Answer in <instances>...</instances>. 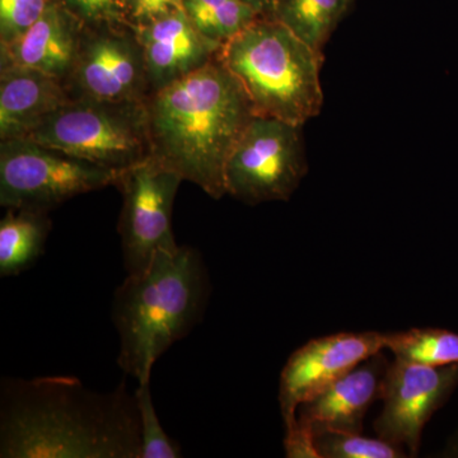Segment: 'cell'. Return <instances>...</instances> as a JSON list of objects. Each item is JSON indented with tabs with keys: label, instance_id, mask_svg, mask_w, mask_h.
<instances>
[{
	"label": "cell",
	"instance_id": "1",
	"mask_svg": "<svg viewBox=\"0 0 458 458\" xmlns=\"http://www.w3.org/2000/svg\"><path fill=\"white\" fill-rule=\"evenodd\" d=\"M134 394L89 390L77 377L7 378L0 388L2 458H140Z\"/></svg>",
	"mask_w": 458,
	"mask_h": 458
},
{
	"label": "cell",
	"instance_id": "2",
	"mask_svg": "<svg viewBox=\"0 0 458 458\" xmlns=\"http://www.w3.org/2000/svg\"><path fill=\"white\" fill-rule=\"evenodd\" d=\"M150 157L210 198L225 192V164L255 116L245 89L219 62L157 90L146 101Z\"/></svg>",
	"mask_w": 458,
	"mask_h": 458
},
{
	"label": "cell",
	"instance_id": "3",
	"mask_svg": "<svg viewBox=\"0 0 458 458\" xmlns=\"http://www.w3.org/2000/svg\"><path fill=\"white\" fill-rule=\"evenodd\" d=\"M208 297L207 269L192 247L159 251L143 270L128 274L113 304L123 372L149 382L157 360L198 324Z\"/></svg>",
	"mask_w": 458,
	"mask_h": 458
},
{
	"label": "cell",
	"instance_id": "4",
	"mask_svg": "<svg viewBox=\"0 0 458 458\" xmlns=\"http://www.w3.org/2000/svg\"><path fill=\"white\" fill-rule=\"evenodd\" d=\"M219 62L245 89L258 116L303 126L324 106V54L276 18L259 17L222 45Z\"/></svg>",
	"mask_w": 458,
	"mask_h": 458
},
{
	"label": "cell",
	"instance_id": "5",
	"mask_svg": "<svg viewBox=\"0 0 458 458\" xmlns=\"http://www.w3.org/2000/svg\"><path fill=\"white\" fill-rule=\"evenodd\" d=\"M26 140L123 171L150 157L146 101L71 99Z\"/></svg>",
	"mask_w": 458,
	"mask_h": 458
},
{
	"label": "cell",
	"instance_id": "6",
	"mask_svg": "<svg viewBox=\"0 0 458 458\" xmlns=\"http://www.w3.org/2000/svg\"><path fill=\"white\" fill-rule=\"evenodd\" d=\"M110 170L31 140L0 141V205L49 213L80 195L114 186Z\"/></svg>",
	"mask_w": 458,
	"mask_h": 458
},
{
	"label": "cell",
	"instance_id": "7",
	"mask_svg": "<svg viewBox=\"0 0 458 458\" xmlns=\"http://www.w3.org/2000/svg\"><path fill=\"white\" fill-rule=\"evenodd\" d=\"M307 171L302 126L255 114L228 157L225 192L249 205L286 201Z\"/></svg>",
	"mask_w": 458,
	"mask_h": 458
},
{
	"label": "cell",
	"instance_id": "8",
	"mask_svg": "<svg viewBox=\"0 0 458 458\" xmlns=\"http://www.w3.org/2000/svg\"><path fill=\"white\" fill-rule=\"evenodd\" d=\"M183 179L152 157L123 170L116 188L123 195L117 232L126 274L138 273L165 250L176 249L172 210Z\"/></svg>",
	"mask_w": 458,
	"mask_h": 458
},
{
	"label": "cell",
	"instance_id": "9",
	"mask_svg": "<svg viewBox=\"0 0 458 458\" xmlns=\"http://www.w3.org/2000/svg\"><path fill=\"white\" fill-rule=\"evenodd\" d=\"M72 99L147 101L149 82L137 31L125 23L83 27L73 71L64 83Z\"/></svg>",
	"mask_w": 458,
	"mask_h": 458
},
{
	"label": "cell",
	"instance_id": "10",
	"mask_svg": "<svg viewBox=\"0 0 458 458\" xmlns=\"http://www.w3.org/2000/svg\"><path fill=\"white\" fill-rule=\"evenodd\" d=\"M457 386L458 364L432 367L394 360L382 387L384 408L375 421L377 437L417 457L424 428Z\"/></svg>",
	"mask_w": 458,
	"mask_h": 458
},
{
	"label": "cell",
	"instance_id": "11",
	"mask_svg": "<svg viewBox=\"0 0 458 458\" xmlns=\"http://www.w3.org/2000/svg\"><path fill=\"white\" fill-rule=\"evenodd\" d=\"M385 349V334L377 331L337 333L310 340L297 349L280 375L279 405L285 432L297 423L301 403Z\"/></svg>",
	"mask_w": 458,
	"mask_h": 458
},
{
	"label": "cell",
	"instance_id": "12",
	"mask_svg": "<svg viewBox=\"0 0 458 458\" xmlns=\"http://www.w3.org/2000/svg\"><path fill=\"white\" fill-rule=\"evenodd\" d=\"M388 367L390 361L384 351L361 361L301 403L295 426L311 434L318 429L361 433L370 406L381 400Z\"/></svg>",
	"mask_w": 458,
	"mask_h": 458
},
{
	"label": "cell",
	"instance_id": "13",
	"mask_svg": "<svg viewBox=\"0 0 458 458\" xmlns=\"http://www.w3.org/2000/svg\"><path fill=\"white\" fill-rule=\"evenodd\" d=\"M135 31L143 47L150 95L212 63L223 45L199 31L183 11Z\"/></svg>",
	"mask_w": 458,
	"mask_h": 458
},
{
	"label": "cell",
	"instance_id": "14",
	"mask_svg": "<svg viewBox=\"0 0 458 458\" xmlns=\"http://www.w3.org/2000/svg\"><path fill=\"white\" fill-rule=\"evenodd\" d=\"M83 25L56 0L17 41L0 47V68L35 69L65 83L73 71Z\"/></svg>",
	"mask_w": 458,
	"mask_h": 458
},
{
	"label": "cell",
	"instance_id": "15",
	"mask_svg": "<svg viewBox=\"0 0 458 458\" xmlns=\"http://www.w3.org/2000/svg\"><path fill=\"white\" fill-rule=\"evenodd\" d=\"M64 83L22 66L0 68V141L26 140L71 101Z\"/></svg>",
	"mask_w": 458,
	"mask_h": 458
},
{
	"label": "cell",
	"instance_id": "16",
	"mask_svg": "<svg viewBox=\"0 0 458 458\" xmlns=\"http://www.w3.org/2000/svg\"><path fill=\"white\" fill-rule=\"evenodd\" d=\"M51 231L49 213L7 209L0 222V276L11 278L35 265Z\"/></svg>",
	"mask_w": 458,
	"mask_h": 458
},
{
	"label": "cell",
	"instance_id": "17",
	"mask_svg": "<svg viewBox=\"0 0 458 458\" xmlns=\"http://www.w3.org/2000/svg\"><path fill=\"white\" fill-rule=\"evenodd\" d=\"M352 0H276L273 18L288 27L313 50L324 54Z\"/></svg>",
	"mask_w": 458,
	"mask_h": 458
},
{
	"label": "cell",
	"instance_id": "18",
	"mask_svg": "<svg viewBox=\"0 0 458 458\" xmlns=\"http://www.w3.org/2000/svg\"><path fill=\"white\" fill-rule=\"evenodd\" d=\"M385 345L394 360L424 366L458 364V334L445 328H411L385 334Z\"/></svg>",
	"mask_w": 458,
	"mask_h": 458
},
{
	"label": "cell",
	"instance_id": "19",
	"mask_svg": "<svg viewBox=\"0 0 458 458\" xmlns=\"http://www.w3.org/2000/svg\"><path fill=\"white\" fill-rule=\"evenodd\" d=\"M182 11L199 31L219 44L261 17L241 0H182Z\"/></svg>",
	"mask_w": 458,
	"mask_h": 458
},
{
	"label": "cell",
	"instance_id": "20",
	"mask_svg": "<svg viewBox=\"0 0 458 458\" xmlns=\"http://www.w3.org/2000/svg\"><path fill=\"white\" fill-rule=\"evenodd\" d=\"M318 458H403L405 451L378 438H367L360 433L318 429L312 433Z\"/></svg>",
	"mask_w": 458,
	"mask_h": 458
},
{
	"label": "cell",
	"instance_id": "21",
	"mask_svg": "<svg viewBox=\"0 0 458 458\" xmlns=\"http://www.w3.org/2000/svg\"><path fill=\"white\" fill-rule=\"evenodd\" d=\"M138 412H140L141 430L140 458H177L181 454L179 443L174 441L162 427L157 415L150 381L138 386L134 393Z\"/></svg>",
	"mask_w": 458,
	"mask_h": 458
},
{
	"label": "cell",
	"instance_id": "22",
	"mask_svg": "<svg viewBox=\"0 0 458 458\" xmlns=\"http://www.w3.org/2000/svg\"><path fill=\"white\" fill-rule=\"evenodd\" d=\"M51 0H0V47L17 41L49 7Z\"/></svg>",
	"mask_w": 458,
	"mask_h": 458
},
{
	"label": "cell",
	"instance_id": "23",
	"mask_svg": "<svg viewBox=\"0 0 458 458\" xmlns=\"http://www.w3.org/2000/svg\"><path fill=\"white\" fill-rule=\"evenodd\" d=\"M84 27L123 23V0H56Z\"/></svg>",
	"mask_w": 458,
	"mask_h": 458
},
{
	"label": "cell",
	"instance_id": "24",
	"mask_svg": "<svg viewBox=\"0 0 458 458\" xmlns=\"http://www.w3.org/2000/svg\"><path fill=\"white\" fill-rule=\"evenodd\" d=\"M180 11L182 0H123V21L137 30Z\"/></svg>",
	"mask_w": 458,
	"mask_h": 458
},
{
	"label": "cell",
	"instance_id": "25",
	"mask_svg": "<svg viewBox=\"0 0 458 458\" xmlns=\"http://www.w3.org/2000/svg\"><path fill=\"white\" fill-rule=\"evenodd\" d=\"M247 5L255 9L261 17L273 18L274 5L276 0H241Z\"/></svg>",
	"mask_w": 458,
	"mask_h": 458
},
{
	"label": "cell",
	"instance_id": "26",
	"mask_svg": "<svg viewBox=\"0 0 458 458\" xmlns=\"http://www.w3.org/2000/svg\"><path fill=\"white\" fill-rule=\"evenodd\" d=\"M447 452L450 454L448 456L458 457V432L456 436H454V441H452L450 445H448Z\"/></svg>",
	"mask_w": 458,
	"mask_h": 458
}]
</instances>
